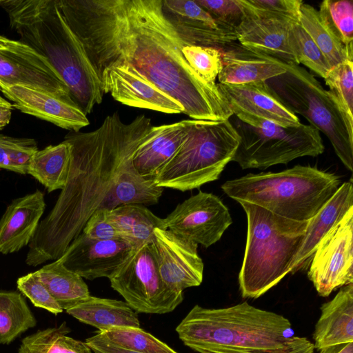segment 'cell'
<instances>
[{
  "instance_id": "14",
  "label": "cell",
  "mask_w": 353,
  "mask_h": 353,
  "mask_svg": "<svg viewBox=\"0 0 353 353\" xmlns=\"http://www.w3.org/2000/svg\"><path fill=\"white\" fill-rule=\"evenodd\" d=\"M159 274L176 292L201 284L204 265L198 244L170 230L155 229L151 239Z\"/></svg>"
},
{
  "instance_id": "30",
  "label": "cell",
  "mask_w": 353,
  "mask_h": 353,
  "mask_svg": "<svg viewBox=\"0 0 353 353\" xmlns=\"http://www.w3.org/2000/svg\"><path fill=\"white\" fill-rule=\"evenodd\" d=\"M299 24L323 53L332 68L353 60V50L347 48L325 22L318 10L304 3L301 6Z\"/></svg>"
},
{
  "instance_id": "40",
  "label": "cell",
  "mask_w": 353,
  "mask_h": 353,
  "mask_svg": "<svg viewBox=\"0 0 353 353\" xmlns=\"http://www.w3.org/2000/svg\"><path fill=\"white\" fill-rule=\"evenodd\" d=\"M59 327L39 330L21 341L19 353H61L57 336Z\"/></svg>"
},
{
  "instance_id": "37",
  "label": "cell",
  "mask_w": 353,
  "mask_h": 353,
  "mask_svg": "<svg viewBox=\"0 0 353 353\" xmlns=\"http://www.w3.org/2000/svg\"><path fill=\"white\" fill-rule=\"evenodd\" d=\"M183 52L189 65L205 81L216 84V79L222 68V52L220 50L187 45Z\"/></svg>"
},
{
  "instance_id": "34",
  "label": "cell",
  "mask_w": 353,
  "mask_h": 353,
  "mask_svg": "<svg viewBox=\"0 0 353 353\" xmlns=\"http://www.w3.org/2000/svg\"><path fill=\"white\" fill-rule=\"evenodd\" d=\"M288 43L298 65L303 64L325 79L332 68L327 59L299 23L291 25Z\"/></svg>"
},
{
  "instance_id": "31",
  "label": "cell",
  "mask_w": 353,
  "mask_h": 353,
  "mask_svg": "<svg viewBox=\"0 0 353 353\" xmlns=\"http://www.w3.org/2000/svg\"><path fill=\"white\" fill-rule=\"evenodd\" d=\"M37 321L21 294L0 290V344H9Z\"/></svg>"
},
{
  "instance_id": "42",
  "label": "cell",
  "mask_w": 353,
  "mask_h": 353,
  "mask_svg": "<svg viewBox=\"0 0 353 353\" xmlns=\"http://www.w3.org/2000/svg\"><path fill=\"white\" fill-rule=\"evenodd\" d=\"M108 209L94 212L87 221L81 232L91 239L110 240L121 239L119 232L113 224Z\"/></svg>"
},
{
  "instance_id": "20",
  "label": "cell",
  "mask_w": 353,
  "mask_h": 353,
  "mask_svg": "<svg viewBox=\"0 0 353 353\" xmlns=\"http://www.w3.org/2000/svg\"><path fill=\"white\" fill-rule=\"evenodd\" d=\"M217 85L233 114L242 112L283 127H295L301 123L266 81Z\"/></svg>"
},
{
  "instance_id": "22",
  "label": "cell",
  "mask_w": 353,
  "mask_h": 353,
  "mask_svg": "<svg viewBox=\"0 0 353 353\" xmlns=\"http://www.w3.org/2000/svg\"><path fill=\"white\" fill-rule=\"evenodd\" d=\"M192 119L152 126L134 150L132 162L143 177L153 179L176 153L183 142Z\"/></svg>"
},
{
  "instance_id": "32",
  "label": "cell",
  "mask_w": 353,
  "mask_h": 353,
  "mask_svg": "<svg viewBox=\"0 0 353 353\" xmlns=\"http://www.w3.org/2000/svg\"><path fill=\"white\" fill-rule=\"evenodd\" d=\"M153 179L141 176L135 170L132 159L124 168L114 188V206L126 204H156L163 192Z\"/></svg>"
},
{
  "instance_id": "44",
  "label": "cell",
  "mask_w": 353,
  "mask_h": 353,
  "mask_svg": "<svg viewBox=\"0 0 353 353\" xmlns=\"http://www.w3.org/2000/svg\"><path fill=\"white\" fill-rule=\"evenodd\" d=\"M85 342L93 353H137L114 345L102 339L97 332L86 339Z\"/></svg>"
},
{
  "instance_id": "18",
  "label": "cell",
  "mask_w": 353,
  "mask_h": 353,
  "mask_svg": "<svg viewBox=\"0 0 353 353\" xmlns=\"http://www.w3.org/2000/svg\"><path fill=\"white\" fill-rule=\"evenodd\" d=\"M163 10L190 45L223 52L238 41L236 27L215 20L195 1L162 0Z\"/></svg>"
},
{
  "instance_id": "23",
  "label": "cell",
  "mask_w": 353,
  "mask_h": 353,
  "mask_svg": "<svg viewBox=\"0 0 353 353\" xmlns=\"http://www.w3.org/2000/svg\"><path fill=\"white\" fill-rule=\"evenodd\" d=\"M287 71L286 63L250 50L236 42L222 52L221 84L266 81Z\"/></svg>"
},
{
  "instance_id": "41",
  "label": "cell",
  "mask_w": 353,
  "mask_h": 353,
  "mask_svg": "<svg viewBox=\"0 0 353 353\" xmlns=\"http://www.w3.org/2000/svg\"><path fill=\"white\" fill-rule=\"evenodd\" d=\"M215 20L237 26L243 12L238 0H195Z\"/></svg>"
},
{
  "instance_id": "38",
  "label": "cell",
  "mask_w": 353,
  "mask_h": 353,
  "mask_svg": "<svg viewBox=\"0 0 353 353\" xmlns=\"http://www.w3.org/2000/svg\"><path fill=\"white\" fill-rule=\"evenodd\" d=\"M353 62L347 60L333 67L325 82L339 99L345 111L353 117Z\"/></svg>"
},
{
  "instance_id": "39",
  "label": "cell",
  "mask_w": 353,
  "mask_h": 353,
  "mask_svg": "<svg viewBox=\"0 0 353 353\" xmlns=\"http://www.w3.org/2000/svg\"><path fill=\"white\" fill-rule=\"evenodd\" d=\"M17 285L18 290L34 306L46 310L55 315L63 312V310L39 279L36 272L19 277Z\"/></svg>"
},
{
  "instance_id": "1",
  "label": "cell",
  "mask_w": 353,
  "mask_h": 353,
  "mask_svg": "<svg viewBox=\"0 0 353 353\" xmlns=\"http://www.w3.org/2000/svg\"><path fill=\"white\" fill-rule=\"evenodd\" d=\"M94 71L126 65L178 101L192 119L233 116L218 85L189 65L188 43L165 14L162 0H57Z\"/></svg>"
},
{
  "instance_id": "43",
  "label": "cell",
  "mask_w": 353,
  "mask_h": 353,
  "mask_svg": "<svg viewBox=\"0 0 353 353\" xmlns=\"http://www.w3.org/2000/svg\"><path fill=\"white\" fill-rule=\"evenodd\" d=\"M256 9L280 17L293 23H299L301 0H247Z\"/></svg>"
},
{
  "instance_id": "6",
  "label": "cell",
  "mask_w": 353,
  "mask_h": 353,
  "mask_svg": "<svg viewBox=\"0 0 353 353\" xmlns=\"http://www.w3.org/2000/svg\"><path fill=\"white\" fill-rule=\"evenodd\" d=\"M338 176L309 165L278 172L249 173L229 180L221 189L229 197L263 208L280 216L311 219L339 188Z\"/></svg>"
},
{
  "instance_id": "16",
  "label": "cell",
  "mask_w": 353,
  "mask_h": 353,
  "mask_svg": "<svg viewBox=\"0 0 353 353\" xmlns=\"http://www.w3.org/2000/svg\"><path fill=\"white\" fill-rule=\"evenodd\" d=\"M103 93L120 103L167 114L183 113L181 104L129 65L95 71Z\"/></svg>"
},
{
  "instance_id": "24",
  "label": "cell",
  "mask_w": 353,
  "mask_h": 353,
  "mask_svg": "<svg viewBox=\"0 0 353 353\" xmlns=\"http://www.w3.org/2000/svg\"><path fill=\"white\" fill-rule=\"evenodd\" d=\"M320 309L313 333L314 349L353 342V283L341 287Z\"/></svg>"
},
{
  "instance_id": "10",
  "label": "cell",
  "mask_w": 353,
  "mask_h": 353,
  "mask_svg": "<svg viewBox=\"0 0 353 353\" xmlns=\"http://www.w3.org/2000/svg\"><path fill=\"white\" fill-rule=\"evenodd\" d=\"M110 285L137 313L163 314L183 301L159 274L151 241L139 246L110 279Z\"/></svg>"
},
{
  "instance_id": "7",
  "label": "cell",
  "mask_w": 353,
  "mask_h": 353,
  "mask_svg": "<svg viewBox=\"0 0 353 353\" xmlns=\"http://www.w3.org/2000/svg\"><path fill=\"white\" fill-rule=\"evenodd\" d=\"M240 137L230 120L192 119L174 156L153 181L163 188L185 192L216 181L232 161Z\"/></svg>"
},
{
  "instance_id": "3",
  "label": "cell",
  "mask_w": 353,
  "mask_h": 353,
  "mask_svg": "<svg viewBox=\"0 0 353 353\" xmlns=\"http://www.w3.org/2000/svg\"><path fill=\"white\" fill-rule=\"evenodd\" d=\"M185 345L199 353H314L281 314L245 301L222 308L195 305L176 327Z\"/></svg>"
},
{
  "instance_id": "26",
  "label": "cell",
  "mask_w": 353,
  "mask_h": 353,
  "mask_svg": "<svg viewBox=\"0 0 353 353\" xmlns=\"http://www.w3.org/2000/svg\"><path fill=\"white\" fill-rule=\"evenodd\" d=\"M66 312L80 322L97 328L99 332L115 327H141L138 313L125 301L90 295Z\"/></svg>"
},
{
  "instance_id": "19",
  "label": "cell",
  "mask_w": 353,
  "mask_h": 353,
  "mask_svg": "<svg viewBox=\"0 0 353 353\" xmlns=\"http://www.w3.org/2000/svg\"><path fill=\"white\" fill-rule=\"evenodd\" d=\"M0 92L13 102L14 108L59 128L78 132L90 123L87 114L72 99L30 86L1 82Z\"/></svg>"
},
{
  "instance_id": "15",
  "label": "cell",
  "mask_w": 353,
  "mask_h": 353,
  "mask_svg": "<svg viewBox=\"0 0 353 353\" xmlns=\"http://www.w3.org/2000/svg\"><path fill=\"white\" fill-rule=\"evenodd\" d=\"M137 248L123 239L98 240L81 232L59 259L66 268L82 278L110 279Z\"/></svg>"
},
{
  "instance_id": "5",
  "label": "cell",
  "mask_w": 353,
  "mask_h": 353,
  "mask_svg": "<svg viewBox=\"0 0 353 353\" xmlns=\"http://www.w3.org/2000/svg\"><path fill=\"white\" fill-rule=\"evenodd\" d=\"M239 203L248 221L239 290L243 298L257 299L291 272L308 221L290 220L254 204Z\"/></svg>"
},
{
  "instance_id": "29",
  "label": "cell",
  "mask_w": 353,
  "mask_h": 353,
  "mask_svg": "<svg viewBox=\"0 0 353 353\" xmlns=\"http://www.w3.org/2000/svg\"><path fill=\"white\" fill-rule=\"evenodd\" d=\"M36 272L63 310H66L90 295L83 278L66 268L60 259Z\"/></svg>"
},
{
  "instance_id": "47",
  "label": "cell",
  "mask_w": 353,
  "mask_h": 353,
  "mask_svg": "<svg viewBox=\"0 0 353 353\" xmlns=\"http://www.w3.org/2000/svg\"><path fill=\"white\" fill-rule=\"evenodd\" d=\"M0 106L8 108L12 110L14 108L13 105L11 103H10L8 101H7L6 99L3 98L1 96H0Z\"/></svg>"
},
{
  "instance_id": "21",
  "label": "cell",
  "mask_w": 353,
  "mask_h": 353,
  "mask_svg": "<svg viewBox=\"0 0 353 353\" xmlns=\"http://www.w3.org/2000/svg\"><path fill=\"white\" fill-rule=\"evenodd\" d=\"M45 208L39 190L12 200L0 220V252H16L29 245Z\"/></svg>"
},
{
  "instance_id": "33",
  "label": "cell",
  "mask_w": 353,
  "mask_h": 353,
  "mask_svg": "<svg viewBox=\"0 0 353 353\" xmlns=\"http://www.w3.org/2000/svg\"><path fill=\"white\" fill-rule=\"evenodd\" d=\"M97 333L116 346L137 353H179L141 327H115Z\"/></svg>"
},
{
  "instance_id": "12",
  "label": "cell",
  "mask_w": 353,
  "mask_h": 353,
  "mask_svg": "<svg viewBox=\"0 0 353 353\" xmlns=\"http://www.w3.org/2000/svg\"><path fill=\"white\" fill-rule=\"evenodd\" d=\"M163 219L166 229L205 248L220 240L232 223L222 201L202 191L179 203Z\"/></svg>"
},
{
  "instance_id": "11",
  "label": "cell",
  "mask_w": 353,
  "mask_h": 353,
  "mask_svg": "<svg viewBox=\"0 0 353 353\" xmlns=\"http://www.w3.org/2000/svg\"><path fill=\"white\" fill-rule=\"evenodd\" d=\"M307 272L317 293L328 296L353 283V208L321 239Z\"/></svg>"
},
{
  "instance_id": "9",
  "label": "cell",
  "mask_w": 353,
  "mask_h": 353,
  "mask_svg": "<svg viewBox=\"0 0 353 353\" xmlns=\"http://www.w3.org/2000/svg\"><path fill=\"white\" fill-rule=\"evenodd\" d=\"M230 121L240 137L232 161L242 169H266L303 157H316L324 151L320 132L310 125L283 127L242 112Z\"/></svg>"
},
{
  "instance_id": "46",
  "label": "cell",
  "mask_w": 353,
  "mask_h": 353,
  "mask_svg": "<svg viewBox=\"0 0 353 353\" xmlns=\"http://www.w3.org/2000/svg\"><path fill=\"white\" fill-rule=\"evenodd\" d=\"M12 109L0 106V130L6 127L10 122Z\"/></svg>"
},
{
  "instance_id": "36",
  "label": "cell",
  "mask_w": 353,
  "mask_h": 353,
  "mask_svg": "<svg viewBox=\"0 0 353 353\" xmlns=\"http://www.w3.org/2000/svg\"><path fill=\"white\" fill-rule=\"evenodd\" d=\"M38 150L33 139L0 134V168L26 174L30 158Z\"/></svg>"
},
{
  "instance_id": "45",
  "label": "cell",
  "mask_w": 353,
  "mask_h": 353,
  "mask_svg": "<svg viewBox=\"0 0 353 353\" xmlns=\"http://www.w3.org/2000/svg\"><path fill=\"white\" fill-rule=\"evenodd\" d=\"M319 353H353V342L327 347Z\"/></svg>"
},
{
  "instance_id": "35",
  "label": "cell",
  "mask_w": 353,
  "mask_h": 353,
  "mask_svg": "<svg viewBox=\"0 0 353 353\" xmlns=\"http://www.w3.org/2000/svg\"><path fill=\"white\" fill-rule=\"evenodd\" d=\"M319 12L334 34L353 50V1L325 0Z\"/></svg>"
},
{
  "instance_id": "27",
  "label": "cell",
  "mask_w": 353,
  "mask_h": 353,
  "mask_svg": "<svg viewBox=\"0 0 353 353\" xmlns=\"http://www.w3.org/2000/svg\"><path fill=\"white\" fill-rule=\"evenodd\" d=\"M71 148L64 139L34 152L29 161L27 174L41 183L49 192L62 190L66 183L70 164Z\"/></svg>"
},
{
  "instance_id": "28",
  "label": "cell",
  "mask_w": 353,
  "mask_h": 353,
  "mask_svg": "<svg viewBox=\"0 0 353 353\" xmlns=\"http://www.w3.org/2000/svg\"><path fill=\"white\" fill-rule=\"evenodd\" d=\"M109 215L121 239L137 248L150 241L155 229H166L163 219L139 204L117 206L109 210Z\"/></svg>"
},
{
  "instance_id": "17",
  "label": "cell",
  "mask_w": 353,
  "mask_h": 353,
  "mask_svg": "<svg viewBox=\"0 0 353 353\" xmlns=\"http://www.w3.org/2000/svg\"><path fill=\"white\" fill-rule=\"evenodd\" d=\"M238 1L243 12L236 26L238 42L285 63H296L288 37L294 23L255 8L247 0Z\"/></svg>"
},
{
  "instance_id": "2",
  "label": "cell",
  "mask_w": 353,
  "mask_h": 353,
  "mask_svg": "<svg viewBox=\"0 0 353 353\" xmlns=\"http://www.w3.org/2000/svg\"><path fill=\"white\" fill-rule=\"evenodd\" d=\"M152 126L144 114L125 123L115 112L93 131L65 136L71 148L68 176L28 245L27 265L35 267L59 259L94 212L115 208L114 188Z\"/></svg>"
},
{
  "instance_id": "25",
  "label": "cell",
  "mask_w": 353,
  "mask_h": 353,
  "mask_svg": "<svg viewBox=\"0 0 353 353\" xmlns=\"http://www.w3.org/2000/svg\"><path fill=\"white\" fill-rule=\"evenodd\" d=\"M353 208L352 180L343 183L334 195L308 221L301 248L294 261L291 272L299 270L312 257L321 239Z\"/></svg>"
},
{
  "instance_id": "4",
  "label": "cell",
  "mask_w": 353,
  "mask_h": 353,
  "mask_svg": "<svg viewBox=\"0 0 353 353\" xmlns=\"http://www.w3.org/2000/svg\"><path fill=\"white\" fill-rule=\"evenodd\" d=\"M20 41L45 57L87 114L103 100L99 79L84 48L71 30L57 0H0Z\"/></svg>"
},
{
  "instance_id": "13",
  "label": "cell",
  "mask_w": 353,
  "mask_h": 353,
  "mask_svg": "<svg viewBox=\"0 0 353 353\" xmlns=\"http://www.w3.org/2000/svg\"><path fill=\"white\" fill-rule=\"evenodd\" d=\"M0 82L30 86L72 100L67 85L45 57L20 40L1 34Z\"/></svg>"
},
{
  "instance_id": "8",
  "label": "cell",
  "mask_w": 353,
  "mask_h": 353,
  "mask_svg": "<svg viewBox=\"0 0 353 353\" xmlns=\"http://www.w3.org/2000/svg\"><path fill=\"white\" fill-rule=\"evenodd\" d=\"M286 67L284 74L266 81L267 84L292 112L328 138L341 161L352 172L353 117L304 68L294 63Z\"/></svg>"
}]
</instances>
